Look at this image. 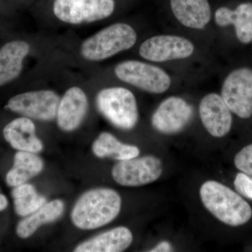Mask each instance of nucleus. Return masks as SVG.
Wrapping results in <instances>:
<instances>
[{
  "label": "nucleus",
  "instance_id": "6ab92c4d",
  "mask_svg": "<svg viewBox=\"0 0 252 252\" xmlns=\"http://www.w3.org/2000/svg\"><path fill=\"white\" fill-rule=\"evenodd\" d=\"M29 51V44L23 41H11L0 49V86L20 75L23 60Z\"/></svg>",
  "mask_w": 252,
  "mask_h": 252
},
{
  "label": "nucleus",
  "instance_id": "dca6fc26",
  "mask_svg": "<svg viewBox=\"0 0 252 252\" xmlns=\"http://www.w3.org/2000/svg\"><path fill=\"white\" fill-rule=\"evenodd\" d=\"M170 5L174 16L186 27L203 29L211 20L208 0H170Z\"/></svg>",
  "mask_w": 252,
  "mask_h": 252
},
{
  "label": "nucleus",
  "instance_id": "f3484780",
  "mask_svg": "<svg viewBox=\"0 0 252 252\" xmlns=\"http://www.w3.org/2000/svg\"><path fill=\"white\" fill-rule=\"evenodd\" d=\"M64 211V203L62 200L55 199L47 202L36 211L18 222L16 234L21 239L31 238L42 225L53 223L61 218Z\"/></svg>",
  "mask_w": 252,
  "mask_h": 252
},
{
  "label": "nucleus",
  "instance_id": "4be33fe9",
  "mask_svg": "<svg viewBox=\"0 0 252 252\" xmlns=\"http://www.w3.org/2000/svg\"><path fill=\"white\" fill-rule=\"evenodd\" d=\"M11 195L15 212L20 217L31 215L48 202L45 196L38 193L34 186L27 182L14 187Z\"/></svg>",
  "mask_w": 252,
  "mask_h": 252
},
{
  "label": "nucleus",
  "instance_id": "a878e982",
  "mask_svg": "<svg viewBox=\"0 0 252 252\" xmlns=\"http://www.w3.org/2000/svg\"><path fill=\"white\" fill-rule=\"evenodd\" d=\"M8 205H9V202H8L6 197L0 193V212H2L6 210Z\"/></svg>",
  "mask_w": 252,
  "mask_h": 252
},
{
  "label": "nucleus",
  "instance_id": "412c9836",
  "mask_svg": "<svg viewBox=\"0 0 252 252\" xmlns=\"http://www.w3.org/2000/svg\"><path fill=\"white\" fill-rule=\"evenodd\" d=\"M92 152L99 158H112L119 161L137 157L140 153L138 147L123 143L108 132H102L94 140Z\"/></svg>",
  "mask_w": 252,
  "mask_h": 252
},
{
  "label": "nucleus",
  "instance_id": "b1692460",
  "mask_svg": "<svg viewBox=\"0 0 252 252\" xmlns=\"http://www.w3.org/2000/svg\"><path fill=\"white\" fill-rule=\"evenodd\" d=\"M235 188L239 193L252 200V178L248 175L240 172L237 175L234 181Z\"/></svg>",
  "mask_w": 252,
  "mask_h": 252
},
{
  "label": "nucleus",
  "instance_id": "f03ea898",
  "mask_svg": "<svg viewBox=\"0 0 252 252\" xmlns=\"http://www.w3.org/2000/svg\"><path fill=\"white\" fill-rule=\"evenodd\" d=\"M200 195L207 210L225 224L239 226L252 218L250 205L240 195L220 182H205L200 189Z\"/></svg>",
  "mask_w": 252,
  "mask_h": 252
},
{
  "label": "nucleus",
  "instance_id": "7ed1b4c3",
  "mask_svg": "<svg viewBox=\"0 0 252 252\" xmlns=\"http://www.w3.org/2000/svg\"><path fill=\"white\" fill-rule=\"evenodd\" d=\"M137 34L126 23H115L104 28L83 43L81 54L84 59L100 61L135 45Z\"/></svg>",
  "mask_w": 252,
  "mask_h": 252
},
{
  "label": "nucleus",
  "instance_id": "9b49d317",
  "mask_svg": "<svg viewBox=\"0 0 252 252\" xmlns=\"http://www.w3.org/2000/svg\"><path fill=\"white\" fill-rule=\"evenodd\" d=\"M193 109L185 99L170 97L161 102L152 118V124L156 130L163 134L180 132L190 122Z\"/></svg>",
  "mask_w": 252,
  "mask_h": 252
},
{
  "label": "nucleus",
  "instance_id": "4468645a",
  "mask_svg": "<svg viewBox=\"0 0 252 252\" xmlns=\"http://www.w3.org/2000/svg\"><path fill=\"white\" fill-rule=\"evenodd\" d=\"M3 135L16 150L38 154L44 150V144L36 135L35 125L30 118L14 119L5 126Z\"/></svg>",
  "mask_w": 252,
  "mask_h": 252
},
{
  "label": "nucleus",
  "instance_id": "1a4fd4ad",
  "mask_svg": "<svg viewBox=\"0 0 252 252\" xmlns=\"http://www.w3.org/2000/svg\"><path fill=\"white\" fill-rule=\"evenodd\" d=\"M221 97L232 112L242 119L252 115V69L240 68L223 81Z\"/></svg>",
  "mask_w": 252,
  "mask_h": 252
},
{
  "label": "nucleus",
  "instance_id": "0eeeda50",
  "mask_svg": "<svg viewBox=\"0 0 252 252\" xmlns=\"http://www.w3.org/2000/svg\"><path fill=\"white\" fill-rule=\"evenodd\" d=\"M114 8V0H55L54 11L63 22L81 24L109 17Z\"/></svg>",
  "mask_w": 252,
  "mask_h": 252
},
{
  "label": "nucleus",
  "instance_id": "6e6552de",
  "mask_svg": "<svg viewBox=\"0 0 252 252\" xmlns=\"http://www.w3.org/2000/svg\"><path fill=\"white\" fill-rule=\"evenodd\" d=\"M60 97L54 91H31L16 94L8 102L6 108L23 117L50 122L57 116Z\"/></svg>",
  "mask_w": 252,
  "mask_h": 252
},
{
  "label": "nucleus",
  "instance_id": "a211bd4d",
  "mask_svg": "<svg viewBox=\"0 0 252 252\" xmlns=\"http://www.w3.org/2000/svg\"><path fill=\"white\" fill-rule=\"evenodd\" d=\"M215 21L220 27L233 25L237 37L243 44L252 41V3H243L235 10L220 7L215 12Z\"/></svg>",
  "mask_w": 252,
  "mask_h": 252
},
{
  "label": "nucleus",
  "instance_id": "f257e3e1",
  "mask_svg": "<svg viewBox=\"0 0 252 252\" xmlns=\"http://www.w3.org/2000/svg\"><path fill=\"white\" fill-rule=\"evenodd\" d=\"M122 205V199L114 189L104 187L90 189L74 203L71 220L79 229H97L117 218Z\"/></svg>",
  "mask_w": 252,
  "mask_h": 252
},
{
  "label": "nucleus",
  "instance_id": "39448f33",
  "mask_svg": "<svg viewBox=\"0 0 252 252\" xmlns=\"http://www.w3.org/2000/svg\"><path fill=\"white\" fill-rule=\"evenodd\" d=\"M116 76L121 80L151 94H160L168 90L171 79L161 68L137 61L119 63Z\"/></svg>",
  "mask_w": 252,
  "mask_h": 252
},
{
  "label": "nucleus",
  "instance_id": "9d476101",
  "mask_svg": "<svg viewBox=\"0 0 252 252\" xmlns=\"http://www.w3.org/2000/svg\"><path fill=\"white\" fill-rule=\"evenodd\" d=\"M194 50L193 43L182 36L158 35L142 43L140 54L147 61L161 63L187 59L193 54Z\"/></svg>",
  "mask_w": 252,
  "mask_h": 252
},
{
  "label": "nucleus",
  "instance_id": "f8f14e48",
  "mask_svg": "<svg viewBox=\"0 0 252 252\" xmlns=\"http://www.w3.org/2000/svg\"><path fill=\"white\" fill-rule=\"evenodd\" d=\"M199 113L204 127L213 137H224L230 132L231 111L221 96L217 94L205 95L200 102Z\"/></svg>",
  "mask_w": 252,
  "mask_h": 252
},
{
  "label": "nucleus",
  "instance_id": "aec40b11",
  "mask_svg": "<svg viewBox=\"0 0 252 252\" xmlns=\"http://www.w3.org/2000/svg\"><path fill=\"white\" fill-rule=\"evenodd\" d=\"M44 168V160L38 154L18 151L14 156V165L6 174V184L14 188L39 175Z\"/></svg>",
  "mask_w": 252,
  "mask_h": 252
},
{
  "label": "nucleus",
  "instance_id": "2eb2a0df",
  "mask_svg": "<svg viewBox=\"0 0 252 252\" xmlns=\"http://www.w3.org/2000/svg\"><path fill=\"white\" fill-rule=\"evenodd\" d=\"M133 241V235L129 228L119 226L99 233L79 243L75 252H122Z\"/></svg>",
  "mask_w": 252,
  "mask_h": 252
},
{
  "label": "nucleus",
  "instance_id": "393cba45",
  "mask_svg": "<svg viewBox=\"0 0 252 252\" xmlns=\"http://www.w3.org/2000/svg\"><path fill=\"white\" fill-rule=\"evenodd\" d=\"M172 251V247L168 242H162L158 245L156 248L150 250L151 252H167Z\"/></svg>",
  "mask_w": 252,
  "mask_h": 252
},
{
  "label": "nucleus",
  "instance_id": "423d86ee",
  "mask_svg": "<svg viewBox=\"0 0 252 252\" xmlns=\"http://www.w3.org/2000/svg\"><path fill=\"white\" fill-rule=\"evenodd\" d=\"M162 172V162L154 156L119 161L112 167L114 180L123 187H136L157 181Z\"/></svg>",
  "mask_w": 252,
  "mask_h": 252
},
{
  "label": "nucleus",
  "instance_id": "ddd939ff",
  "mask_svg": "<svg viewBox=\"0 0 252 252\" xmlns=\"http://www.w3.org/2000/svg\"><path fill=\"white\" fill-rule=\"evenodd\" d=\"M89 109V101L80 88L68 89L60 100L58 108L57 123L64 132L77 130L84 121Z\"/></svg>",
  "mask_w": 252,
  "mask_h": 252
},
{
  "label": "nucleus",
  "instance_id": "20e7f679",
  "mask_svg": "<svg viewBox=\"0 0 252 252\" xmlns=\"http://www.w3.org/2000/svg\"><path fill=\"white\" fill-rule=\"evenodd\" d=\"M96 105L99 113L118 128L131 130L138 122L139 112L135 95L125 88L102 89L96 97Z\"/></svg>",
  "mask_w": 252,
  "mask_h": 252
},
{
  "label": "nucleus",
  "instance_id": "5701e85b",
  "mask_svg": "<svg viewBox=\"0 0 252 252\" xmlns=\"http://www.w3.org/2000/svg\"><path fill=\"white\" fill-rule=\"evenodd\" d=\"M235 165L246 175L252 176V144L244 147L235 157Z\"/></svg>",
  "mask_w": 252,
  "mask_h": 252
}]
</instances>
